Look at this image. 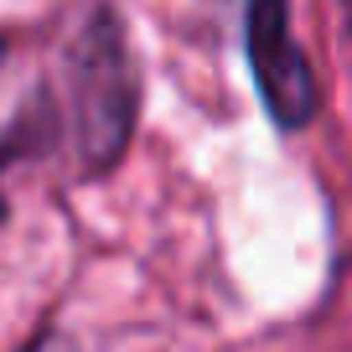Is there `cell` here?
<instances>
[{
    "instance_id": "cell-1",
    "label": "cell",
    "mask_w": 352,
    "mask_h": 352,
    "mask_svg": "<svg viewBox=\"0 0 352 352\" xmlns=\"http://www.w3.org/2000/svg\"><path fill=\"white\" fill-rule=\"evenodd\" d=\"M249 63L254 78L264 88V104L280 124H306L316 109V83L311 67L300 57V47L290 42L285 26V0H249Z\"/></svg>"
},
{
    "instance_id": "cell-2",
    "label": "cell",
    "mask_w": 352,
    "mask_h": 352,
    "mask_svg": "<svg viewBox=\"0 0 352 352\" xmlns=\"http://www.w3.org/2000/svg\"><path fill=\"white\" fill-rule=\"evenodd\" d=\"M78 94H83V140L99 145V161H109L124 140L130 120V88H124V57L109 21H94L78 47Z\"/></svg>"
},
{
    "instance_id": "cell-3",
    "label": "cell",
    "mask_w": 352,
    "mask_h": 352,
    "mask_svg": "<svg viewBox=\"0 0 352 352\" xmlns=\"http://www.w3.org/2000/svg\"><path fill=\"white\" fill-rule=\"evenodd\" d=\"M26 352H78V347H73L67 337H42V342H32Z\"/></svg>"
},
{
    "instance_id": "cell-4",
    "label": "cell",
    "mask_w": 352,
    "mask_h": 352,
    "mask_svg": "<svg viewBox=\"0 0 352 352\" xmlns=\"http://www.w3.org/2000/svg\"><path fill=\"white\" fill-rule=\"evenodd\" d=\"M347 16H352V0H347Z\"/></svg>"
}]
</instances>
